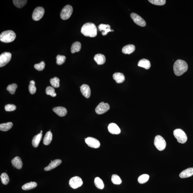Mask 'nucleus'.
I'll return each instance as SVG.
<instances>
[{
	"instance_id": "obj_1",
	"label": "nucleus",
	"mask_w": 193,
	"mask_h": 193,
	"mask_svg": "<svg viewBox=\"0 0 193 193\" xmlns=\"http://www.w3.org/2000/svg\"><path fill=\"white\" fill-rule=\"evenodd\" d=\"M81 32L85 36L94 37L97 35V29L93 23H87L83 25Z\"/></svg>"
},
{
	"instance_id": "obj_2",
	"label": "nucleus",
	"mask_w": 193,
	"mask_h": 193,
	"mask_svg": "<svg viewBox=\"0 0 193 193\" xmlns=\"http://www.w3.org/2000/svg\"><path fill=\"white\" fill-rule=\"evenodd\" d=\"M188 65L185 61L181 59L177 60L174 65V72L177 76H181L187 71Z\"/></svg>"
},
{
	"instance_id": "obj_3",
	"label": "nucleus",
	"mask_w": 193,
	"mask_h": 193,
	"mask_svg": "<svg viewBox=\"0 0 193 193\" xmlns=\"http://www.w3.org/2000/svg\"><path fill=\"white\" fill-rule=\"evenodd\" d=\"M16 34L11 30L5 31L0 35V40L2 42L9 43L13 41L16 38Z\"/></svg>"
},
{
	"instance_id": "obj_4",
	"label": "nucleus",
	"mask_w": 193,
	"mask_h": 193,
	"mask_svg": "<svg viewBox=\"0 0 193 193\" xmlns=\"http://www.w3.org/2000/svg\"><path fill=\"white\" fill-rule=\"evenodd\" d=\"M174 136L177 140L178 143H185L187 140V137L186 134L183 130L181 129H177L174 131Z\"/></svg>"
},
{
	"instance_id": "obj_5",
	"label": "nucleus",
	"mask_w": 193,
	"mask_h": 193,
	"mask_svg": "<svg viewBox=\"0 0 193 193\" xmlns=\"http://www.w3.org/2000/svg\"><path fill=\"white\" fill-rule=\"evenodd\" d=\"M154 143L155 147L160 151L163 150L166 146L165 140L163 137L160 135H158L155 137Z\"/></svg>"
},
{
	"instance_id": "obj_6",
	"label": "nucleus",
	"mask_w": 193,
	"mask_h": 193,
	"mask_svg": "<svg viewBox=\"0 0 193 193\" xmlns=\"http://www.w3.org/2000/svg\"><path fill=\"white\" fill-rule=\"evenodd\" d=\"M73 11L72 7L70 5H66L61 11L60 16L61 18L66 20L71 17Z\"/></svg>"
},
{
	"instance_id": "obj_7",
	"label": "nucleus",
	"mask_w": 193,
	"mask_h": 193,
	"mask_svg": "<svg viewBox=\"0 0 193 193\" xmlns=\"http://www.w3.org/2000/svg\"><path fill=\"white\" fill-rule=\"evenodd\" d=\"M12 58V54L10 52H5L0 55V67L5 66L10 62Z\"/></svg>"
},
{
	"instance_id": "obj_8",
	"label": "nucleus",
	"mask_w": 193,
	"mask_h": 193,
	"mask_svg": "<svg viewBox=\"0 0 193 193\" xmlns=\"http://www.w3.org/2000/svg\"><path fill=\"white\" fill-rule=\"evenodd\" d=\"M44 9L43 7H37L34 10L32 14V18L35 21L40 20L44 16Z\"/></svg>"
},
{
	"instance_id": "obj_9",
	"label": "nucleus",
	"mask_w": 193,
	"mask_h": 193,
	"mask_svg": "<svg viewBox=\"0 0 193 193\" xmlns=\"http://www.w3.org/2000/svg\"><path fill=\"white\" fill-rule=\"evenodd\" d=\"M83 184L82 180L78 176L72 177L69 181L70 186L73 189H76L82 186Z\"/></svg>"
},
{
	"instance_id": "obj_10",
	"label": "nucleus",
	"mask_w": 193,
	"mask_h": 193,
	"mask_svg": "<svg viewBox=\"0 0 193 193\" xmlns=\"http://www.w3.org/2000/svg\"><path fill=\"white\" fill-rule=\"evenodd\" d=\"M109 109L110 106L109 104L102 102L97 106L95 111L97 114L102 115L107 112Z\"/></svg>"
},
{
	"instance_id": "obj_11",
	"label": "nucleus",
	"mask_w": 193,
	"mask_h": 193,
	"mask_svg": "<svg viewBox=\"0 0 193 193\" xmlns=\"http://www.w3.org/2000/svg\"><path fill=\"white\" fill-rule=\"evenodd\" d=\"M86 143L88 146L92 148L97 149L100 147V143L98 140L92 137H88L85 139Z\"/></svg>"
},
{
	"instance_id": "obj_12",
	"label": "nucleus",
	"mask_w": 193,
	"mask_h": 193,
	"mask_svg": "<svg viewBox=\"0 0 193 193\" xmlns=\"http://www.w3.org/2000/svg\"><path fill=\"white\" fill-rule=\"evenodd\" d=\"M131 17L134 22L138 26L144 27L146 26V23L144 20L138 14L132 13L131 14Z\"/></svg>"
},
{
	"instance_id": "obj_13",
	"label": "nucleus",
	"mask_w": 193,
	"mask_h": 193,
	"mask_svg": "<svg viewBox=\"0 0 193 193\" xmlns=\"http://www.w3.org/2000/svg\"><path fill=\"white\" fill-rule=\"evenodd\" d=\"M81 91L83 95L86 98H89L91 96V91L88 85L84 84L80 86Z\"/></svg>"
},
{
	"instance_id": "obj_14",
	"label": "nucleus",
	"mask_w": 193,
	"mask_h": 193,
	"mask_svg": "<svg viewBox=\"0 0 193 193\" xmlns=\"http://www.w3.org/2000/svg\"><path fill=\"white\" fill-rule=\"evenodd\" d=\"M108 130L111 134L118 135L121 133V129L115 123H111L108 127Z\"/></svg>"
},
{
	"instance_id": "obj_15",
	"label": "nucleus",
	"mask_w": 193,
	"mask_h": 193,
	"mask_svg": "<svg viewBox=\"0 0 193 193\" xmlns=\"http://www.w3.org/2000/svg\"><path fill=\"white\" fill-rule=\"evenodd\" d=\"M99 30L103 31L102 33V35H106L110 32L114 31V30H111V26L109 24H101L98 26Z\"/></svg>"
},
{
	"instance_id": "obj_16",
	"label": "nucleus",
	"mask_w": 193,
	"mask_h": 193,
	"mask_svg": "<svg viewBox=\"0 0 193 193\" xmlns=\"http://www.w3.org/2000/svg\"><path fill=\"white\" fill-rule=\"evenodd\" d=\"M62 163V160H61L57 159L52 161L47 166L45 167L44 170L46 171H49L52 169H55L58 166Z\"/></svg>"
},
{
	"instance_id": "obj_17",
	"label": "nucleus",
	"mask_w": 193,
	"mask_h": 193,
	"mask_svg": "<svg viewBox=\"0 0 193 193\" xmlns=\"http://www.w3.org/2000/svg\"><path fill=\"white\" fill-rule=\"evenodd\" d=\"M53 111L56 114L60 117L65 116L67 114V111L65 108L62 107H57L54 108L53 109Z\"/></svg>"
},
{
	"instance_id": "obj_18",
	"label": "nucleus",
	"mask_w": 193,
	"mask_h": 193,
	"mask_svg": "<svg viewBox=\"0 0 193 193\" xmlns=\"http://www.w3.org/2000/svg\"><path fill=\"white\" fill-rule=\"evenodd\" d=\"M193 175V168H189L180 173L179 176L182 178H186Z\"/></svg>"
},
{
	"instance_id": "obj_19",
	"label": "nucleus",
	"mask_w": 193,
	"mask_h": 193,
	"mask_svg": "<svg viewBox=\"0 0 193 193\" xmlns=\"http://www.w3.org/2000/svg\"><path fill=\"white\" fill-rule=\"evenodd\" d=\"M13 166L17 169H21L23 166V163L21 159L19 157H16L12 160Z\"/></svg>"
},
{
	"instance_id": "obj_20",
	"label": "nucleus",
	"mask_w": 193,
	"mask_h": 193,
	"mask_svg": "<svg viewBox=\"0 0 193 193\" xmlns=\"http://www.w3.org/2000/svg\"><path fill=\"white\" fill-rule=\"evenodd\" d=\"M94 60L98 65L103 64L106 62V57L105 56L102 54H97L94 58Z\"/></svg>"
},
{
	"instance_id": "obj_21",
	"label": "nucleus",
	"mask_w": 193,
	"mask_h": 193,
	"mask_svg": "<svg viewBox=\"0 0 193 193\" xmlns=\"http://www.w3.org/2000/svg\"><path fill=\"white\" fill-rule=\"evenodd\" d=\"M135 50V47L133 44H129L123 47L122 49L123 53L125 54H129L132 53Z\"/></svg>"
},
{
	"instance_id": "obj_22",
	"label": "nucleus",
	"mask_w": 193,
	"mask_h": 193,
	"mask_svg": "<svg viewBox=\"0 0 193 193\" xmlns=\"http://www.w3.org/2000/svg\"><path fill=\"white\" fill-rule=\"evenodd\" d=\"M138 66L146 70L149 69L151 66L149 61L145 59H142L139 61Z\"/></svg>"
},
{
	"instance_id": "obj_23",
	"label": "nucleus",
	"mask_w": 193,
	"mask_h": 193,
	"mask_svg": "<svg viewBox=\"0 0 193 193\" xmlns=\"http://www.w3.org/2000/svg\"><path fill=\"white\" fill-rule=\"evenodd\" d=\"M113 78L118 84H121L125 80V77L123 74L121 73H116L113 75Z\"/></svg>"
},
{
	"instance_id": "obj_24",
	"label": "nucleus",
	"mask_w": 193,
	"mask_h": 193,
	"mask_svg": "<svg viewBox=\"0 0 193 193\" xmlns=\"http://www.w3.org/2000/svg\"><path fill=\"white\" fill-rule=\"evenodd\" d=\"M42 133H40L34 136L32 141V144L34 147L36 148L38 146L42 138Z\"/></svg>"
},
{
	"instance_id": "obj_25",
	"label": "nucleus",
	"mask_w": 193,
	"mask_h": 193,
	"mask_svg": "<svg viewBox=\"0 0 193 193\" xmlns=\"http://www.w3.org/2000/svg\"><path fill=\"white\" fill-rule=\"evenodd\" d=\"M52 133L50 131H48L45 135L44 139H43V142L45 145H48L51 143L52 140Z\"/></svg>"
},
{
	"instance_id": "obj_26",
	"label": "nucleus",
	"mask_w": 193,
	"mask_h": 193,
	"mask_svg": "<svg viewBox=\"0 0 193 193\" xmlns=\"http://www.w3.org/2000/svg\"><path fill=\"white\" fill-rule=\"evenodd\" d=\"M81 48V43L79 41H76L72 45L71 47V52L72 53H74L76 52L80 51Z\"/></svg>"
},
{
	"instance_id": "obj_27",
	"label": "nucleus",
	"mask_w": 193,
	"mask_h": 193,
	"mask_svg": "<svg viewBox=\"0 0 193 193\" xmlns=\"http://www.w3.org/2000/svg\"><path fill=\"white\" fill-rule=\"evenodd\" d=\"M37 184L35 182H31L25 184L22 187V189L24 190H29L35 188L37 186Z\"/></svg>"
},
{
	"instance_id": "obj_28",
	"label": "nucleus",
	"mask_w": 193,
	"mask_h": 193,
	"mask_svg": "<svg viewBox=\"0 0 193 193\" xmlns=\"http://www.w3.org/2000/svg\"><path fill=\"white\" fill-rule=\"evenodd\" d=\"M13 126L12 122H9L0 124V130L3 131H7L10 129Z\"/></svg>"
},
{
	"instance_id": "obj_29",
	"label": "nucleus",
	"mask_w": 193,
	"mask_h": 193,
	"mask_svg": "<svg viewBox=\"0 0 193 193\" xmlns=\"http://www.w3.org/2000/svg\"><path fill=\"white\" fill-rule=\"evenodd\" d=\"M95 184L97 188L99 189H103L104 187V184L103 181L100 177H97L95 178L94 181Z\"/></svg>"
},
{
	"instance_id": "obj_30",
	"label": "nucleus",
	"mask_w": 193,
	"mask_h": 193,
	"mask_svg": "<svg viewBox=\"0 0 193 193\" xmlns=\"http://www.w3.org/2000/svg\"><path fill=\"white\" fill-rule=\"evenodd\" d=\"M27 1L26 0H14L13 3L14 5L18 8H21L26 4Z\"/></svg>"
},
{
	"instance_id": "obj_31",
	"label": "nucleus",
	"mask_w": 193,
	"mask_h": 193,
	"mask_svg": "<svg viewBox=\"0 0 193 193\" xmlns=\"http://www.w3.org/2000/svg\"><path fill=\"white\" fill-rule=\"evenodd\" d=\"M149 176L148 174H143L139 176L138 179L139 183L140 184L145 183L149 180Z\"/></svg>"
},
{
	"instance_id": "obj_32",
	"label": "nucleus",
	"mask_w": 193,
	"mask_h": 193,
	"mask_svg": "<svg viewBox=\"0 0 193 193\" xmlns=\"http://www.w3.org/2000/svg\"><path fill=\"white\" fill-rule=\"evenodd\" d=\"M112 183L115 185H120L122 183V180L118 175L114 174L112 175L111 178Z\"/></svg>"
},
{
	"instance_id": "obj_33",
	"label": "nucleus",
	"mask_w": 193,
	"mask_h": 193,
	"mask_svg": "<svg viewBox=\"0 0 193 193\" xmlns=\"http://www.w3.org/2000/svg\"><path fill=\"white\" fill-rule=\"evenodd\" d=\"M59 79L57 77H55L53 78L50 79V84L54 88H58L59 87Z\"/></svg>"
},
{
	"instance_id": "obj_34",
	"label": "nucleus",
	"mask_w": 193,
	"mask_h": 193,
	"mask_svg": "<svg viewBox=\"0 0 193 193\" xmlns=\"http://www.w3.org/2000/svg\"><path fill=\"white\" fill-rule=\"evenodd\" d=\"M1 178L2 183L5 185L8 184L10 181L8 175L6 173L2 174L1 176Z\"/></svg>"
},
{
	"instance_id": "obj_35",
	"label": "nucleus",
	"mask_w": 193,
	"mask_h": 193,
	"mask_svg": "<svg viewBox=\"0 0 193 193\" xmlns=\"http://www.w3.org/2000/svg\"><path fill=\"white\" fill-rule=\"evenodd\" d=\"M47 95H50L52 97L56 96V93L55 92V89L51 87L48 86L47 87L46 90Z\"/></svg>"
},
{
	"instance_id": "obj_36",
	"label": "nucleus",
	"mask_w": 193,
	"mask_h": 193,
	"mask_svg": "<svg viewBox=\"0 0 193 193\" xmlns=\"http://www.w3.org/2000/svg\"><path fill=\"white\" fill-rule=\"evenodd\" d=\"M17 87V85L15 84H10L7 87V89L11 94L13 95L15 93Z\"/></svg>"
},
{
	"instance_id": "obj_37",
	"label": "nucleus",
	"mask_w": 193,
	"mask_h": 193,
	"mask_svg": "<svg viewBox=\"0 0 193 193\" xmlns=\"http://www.w3.org/2000/svg\"><path fill=\"white\" fill-rule=\"evenodd\" d=\"M56 58L57 59V64L59 65H61L64 64L66 60V57L62 55H57Z\"/></svg>"
},
{
	"instance_id": "obj_38",
	"label": "nucleus",
	"mask_w": 193,
	"mask_h": 193,
	"mask_svg": "<svg viewBox=\"0 0 193 193\" xmlns=\"http://www.w3.org/2000/svg\"><path fill=\"white\" fill-rule=\"evenodd\" d=\"M149 1L152 4L157 5H163L166 2L165 0H149Z\"/></svg>"
},
{
	"instance_id": "obj_39",
	"label": "nucleus",
	"mask_w": 193,
	"mask_h": 193,
	"mask_svg": "<svg viewBox=\"0 0 193 193\" xmlns=\"http://www.w3.org/2000/svg\"><path fill=\"white\" fill-rule=\"evenodd\" d=\"M45 66V64L44 62L42 61L39 64H35L34 66V67L38 71H41L44 69Z\"/></svg>"
},
{
	"instance_id": "obj_40",
	"label": "nucleus",
	"mask_w": 193,
	"mask_h": 193,
	"mask_svg": "<svg viewBox=\"0 0 193 193\" xmlns=\"http://www.w3.org/2000/svg\"><path fill=\"white\" fill-rule=\"evenodd\" d=\"M16 109V106L13 104H7L5 107V109L6 111H15Z\"/></svg>"
},
{
	"instance_id": "obj_41",
	"label": "nucleus",
	"mask_w": 193,
	"mask_h": 193,
	"mask_svg": "<svg viewBox=\"0 0 193 193\" xmlns=\"http://www.w3.org/2000/svg\"><path fill=\"white\" fill-rule=\"evenodd\" d=\"M29 90L30 93H31L32 95L35 94L37 90L35 84L30 83V85L29 86Z\"/></svg>"
},
{
	"instance_id": "obj_42",
	"label": "nucleus",
	"mask_w": 193,
	"mask_h": 193,
	"mask_svg": "<svg viewBox=\"0 0 193 193\" xmlns=\"http://www.w3.org/2000/svg\"><path fill=\"white\" fill-rule=\"evenodd\" d=\"M42 132H43V131H41V133H42Z\"/></svg>"
}]
</instances>
